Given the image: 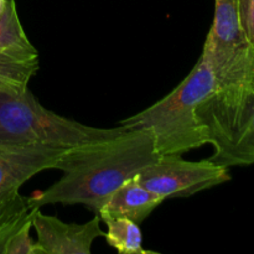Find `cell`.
I'll return each mask as SVG.
<instances>
[{"instance_id": "15", "label": "cell", "mask_w": 254, "mask_h": 254, "mask_svg": "<svg viewBox=\"0 0 254 254\" xmlns=\"http://www.w3.org/2000/svg\"><path fill=\"white\" fill-rule=\"evenodd\" d=\"M240 14L246 36L254 46V0H240Z\"/></svg>"}, {"instance_id": "2", "label": "cell", "mask_w": 254, "mask_h": 254, "mask_svg": "<svg viewBox=\"0 0 254 254\" xmlns=\"http://www.w3.org/2000/svg\"><path fill=\"white\" fill-rule=\"evenodd\" d=\"M220 86L217 71L201 55L192 71L168 96L119 124L127 129H150L159 155H183L206 144L197 108Z\"/></svg>"}, {"instance_id": "1", "label": "cell", "mask_w": 254, "mask_h": 254, "mask_svg": "<svg viewBox=\"0 0 254 254\" xmlns=\"http://www.w3.org/2000/svg\"><path fill=\"white\" fill-rule=\"evenodd\" d=\"M159 156L146 128H124L109 138L67 149L56 165L64 175L30 197V205H83L97 213L114 190Z\"/></svg>"}, {"instance_id": "9", "label": "cell", "mask_w": 254, "mask_h": 254, "mask_svg": "<svg viewBox=\"0 0 254 254\" xmlns=\"http://www.w3.org/2000/svg\"><path fill=\"white\" fill-rule=\"evenodd\" d=\"M164 201L161 196L148 190L135 174L111 193L97 215L124 216L140 225Z\"/></svg>"}, {"instance_id": "6", "label": "cell", "mask_w": 254, "mask_h": 254, "mask_svg": "<svg viewBox=\"0 0 254 254\" xmlns=\"http://www.w3.org/2000/svg\"><path fill=\"white\" fill-rule=\"evenodd\" d=\"M139 181L155 195L168 198L190 197L231 180L228 168L206 159L189 161L181 155H160L138 173Z\"/></svg>"}, {"instance_id": "8", "label": "cell", "mask_w": 254, "mask_h": 254, "mask_svg": "<svg viewBox=\"0 0 254 254\" xmlns=\"http://www.w3.org/2000/svg\"><path fill=\"white\" fill-rule=\"evenodd\" d=\"M64 149L0 143V195L19 192L32 176L56 169Z\"/></svg>"}, {"instance_id": "16", "label": "cell", "mask_w": 254, "mask_h": 254, "mask_svg": "<svg viewBox=\"0 0 254 254\" xmlns=\"http://www.w3.org/2000/svg\"><path fill=\"white\" fill-rule=\"evenodd\" d=\"M31 210L32 208H30L26 212L11 218V220L5 222L2 226H0V254H5V248H6L7 242L11 238V236L16 232L17 228L22 225V222L26 220L27 216L31 212Z\"/></svg>"}, {"instance_id": "10", "label": "cell", "mask_w": 254, "mask_h": 254, "mask_svg": "<svg viewBox=\"0 0 254 254\" xmlns=\"http://www.w3.org/2000/svg\"><path fill=\"white\" fill-rule=\"evenodd\" d=\"M107 225L103 237L111 247L121 254H158L143 248V235L139 223L124 216H99Z\"/></svg>"}, {"instance_id": "3", "label": "cell", "mask_w": 254, "mask_h": 254, "mask_svg": "<svg viewBox=\"0 0 254 254\" xmlns=\"http://www.w3.org/2000/svg\"><path fill=\"white\" fill-rule=\"evenodd\" d=\"M210 160L230 166L254 164V78L218 87L197 108Z\"/></svg>"}, {"instance_id": "12", "label": "cell", "mask_w": 254, "mask_h": 254, "mask_svg": "<svg viewBox=\"0 0 254 254\" xmlns=\"http://www.w3.org/2000/svg\"><path fill=\"white\" fill-rule=\"evenodd\" d=\"M0 52L17 56H39L22 27L15 0H10L6 10L0 17Z\"/></svg>"}, {"instance_id": "7", "label": "cell", "mask_w": 254, "mask_h": 254, "mask_svg": "<svg viewBox=\"0 0 254 254\" xmlns=\"http://www.w3.org/2000/svg\"><path fill=\"white\" fill-rule=\"evenodd\" d=\"M99 223L101 217L97 213L88 222L78 225L44 215L41 208H37L32 227L36 231L41 254H91L94 241L104 236Z\"/></svg>"}, {"instance_id": "13", "label": "cell", "mask_w": 254, "mask_h": 254, "mask_svg": "<svg viewBox=\"0 0 254 254\" xmlns=\"http://www.w3.org/2000/svg\"><path fill=\"white\" fill-rule=\"evenodd\" d=\"M36 210V207H32L26 220L11 236L5 248V254H41L37 243L30 237V231L32 228V221Z\"/></svg>"}, {"instance_id": "5", "label": "cell", "mask_w": 254, "mask_h": 254, "mask_svg": "<svg viewBox=\"0 0 254 254\" xmlns=\"http://www.w3.org/2000/svg\"><path fill=\"white\" fill-rule=\"evenodd\" d=\"M201 55L222 84L254 78V46L241 22L240 0H215L213 21Z\"/></svg>"}, {"instance_id": "11", "label": "cell", "mask_w": 254, "mask_h": 254, "mask_svg": "<svg viewBox=\"0 0 254 254\" xmlns=\"http://www.w3.org/2000/svg\"><path fill=\"white\" fill-rule=\"evenodd\" d=\"M39 71V56H17L0 52V92L20 93L29 88Z\"/></svg>"}, {"instance_id": "14", "label": "cell", "mask_w": 254, "mask_h": 254, "mask_svg": "<svg viewBox=\"0 0 254 254\" xmlns=\"http://www.w3.org/2000/svg\"><path fill=\"white\" fill-rule=\"evenodd\" d=\"M30 208H32L30 205V197H24L20 192L0 195V226L26 212Z\"/></svg>"}, {"instance_id": "4", "label": "cell", "mask_w": 254, "mask_h": 254, "mask_svg": "<svg viewBox=\"0 0 254 254\" xmlns=\"http://www.w3.org/2000/svg\"><path fill=\"white\" fill-rule=\"evenodd\" d=\"M124 127L103 129L46 109L29 88L20 93L0 92V143L72 149L116 135Z\"/></svg>"}, {"instance_id": "17", "label": "cell", "mask_w": 254, "mask_h": 254, "mask_svg": "<svg viewBox=\"0 0 254 254\" xmlns=\"http://www.w3.org/2000/svg\"><path fill=\"white\" fill-rule=\"evenodd\" d=\"M9 1L10 0H0V17H1V15L4 14L5 10H6Z\"/></svg>"}]
</instances>
